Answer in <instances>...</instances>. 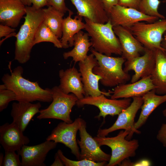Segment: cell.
<instances>
[{
  "mask_svg": "<svg viewBox=\"0 0 166 166\" xmlns=\"http://www.w3.org/2000/svg\"><path fill=\"white\" fill-rule=\"evenodd\" d=\"M97 61L93 69V73L100 76L101 84L107 87H113L126 83L130 79V75L124 71L123 64L126 60L121 57L106 55L96 51L90 50Z\"/></svg>",
  "mask_w": 166,
  "mask_h": 166,
  "instance_id": "4",
  "label": "cell"
},
{
  "mask_svg": "<svg viewBox=\"0 0 166 166\" xmlns=\"http://www.w3.org/2000/svg\"><path fill=\"white\" fill-rule=\"evenodd\" d=\"M30 142L29 138L15 123H6L0 127V143L6 151L17 152Z\"/></svg>",
  "mask_w": 166,
  "mask_h": 166,
  "instance_id": "18",
  "label": "cell"
},
{
  "mask_svg": "<svg viewBox=\"0 0 166 166\" xmlns=\"http://www.w3.org/2000/svg\"><path fill=\"white\" fill-rule=\"evenodd\" d=\"M160 3L159 0H141L139 10L148 15L156 17L159 19H164V16L158 12Z\"/></svg>",
  "mask_w": 166,
  "mask_h": 166,
  "instance_id": "29",
  "label": "cell"
},
{
  "mask_svg": "<svg viewBox=\"0 0 166 166\" xmlns=\"http://www.w3.org/2000/svg\"><path fill=\"white\" fill-rule=\"evenodd\" d=\"M97 64V61L92 53L88 55L84 61L79 62V71L85 92V97L96 96L102 94L111 96L113 91H102L99 89V81L101 77L94 73L93 71Z\"/></svg>",
  "mask_w": 166,
  "mask_h": 166,
  "instance_id": "11",
  "label": "cell"
},
{
  "mask_svg": "<svg viewBox=\"0 0 166 166\" xmlns=\"http://www.w3.org/2000/svg\"><path fill=\"white\" fill-rule=\"evenodd\" d=\"M161 46L164 49V52L166 54V31L163 35L161 42Z\"/></svg>",
  "mask_w": 166,
  "mask_h": 166,
  "instance_id": "41",
  "label": "cell"
},
{
  "mask_svg": "<svg viewBox=\"0 0 166 166\" xmlns=\"http://www.w3.org/2000/svg\"><path fill=\"white\" fill-rule=\"evenodd\" d=\"M47 6H51L64 14L69 10L66 6L65 0H47Z\"/></svg>",
  "mask_w": 166,
  "mask_h": 166,
  "instance_id": "33",
  "label": "cell"
},
{
  "mask_svg": "<svg viewBox=\"0 0 166 166\" xmlns=\"http://www.w3.org/2000/svg\"><path fill=\"white\" fill-rule=\"evenodd\" d=\"M89 37L87 33L81 30L77 33L74 37V47L71 50L63 53L64 59H66L71 57L75 63L84 61L92 46Z\"/></svg>",
  "mask_w": 166,
  "mask_h": 166,
  "instance_id": "26",
  "label": "cell"
},
{
  "mask_svg": "<svg viewBox=\"0 0 166 166\" xmlns=\"http://www.w3.org/2000/svg\"><path fill=\"white\" fill-rule=\"evenodd\" d=\"M58 156L65 166H103L106 165L107 162H95L86 159L74 161L69 159L63 154L61 150L59 149L57 152Z\"/></svg>",
  "mask_w": 166,
  "mask_h": 166,
  "instance_id": "30",
  "label": "cell"
},
{
  "mask_svg": "<svg viewBox=\"0 0 166 166\" xmlns=\"http://www.w3.org/2000/svg\"><path fill=\"white\" fill-rule=\"evenodd\" d=\"M156 138L164 147H166V123L162 125L157 135Z\"/></svg>",
  "mask_w": 166,
  "mask_h": 166,
  "instance_id": "37",
  "label": "cell"
},
{
  "mask_svg": "<svg viewBox=\"0 0 166 166\" xmlns=\"http://www.w3.org/2000/svg\"><path fill=\"white\" fill-rule=\"evenodd\" d=\"M26 13V6L21 0H0L1 24L14 28Z\"/></svg>",
  "mask_w": 166,
  "mask_h": 166,
  "instance_id": "21",
  "label": "cell"
},
{
  "mask_svg": "<svg viewBox=\"0 0 166 166\" xmlns=\"http://www.w3.org/2000/svg\"><path fill=\"white\" fill-rule=\"evenodd\" d=\"M162 113L164 116L166 117V107L165 109L163 110Z\"/></svg>",
  "mask_w": 166,
  "mask_h": 166,
  "instance_id": "43",
  "label": "cell"
},
{
  "mask_svg": "<svg viewBox=\"0 0 166 166\" xmlns=\"http://www.w3.org/2000/svg\"><path fill=\"white\" fill-rule=\"evenodd\" d=\"M156 50L146 48L142 55L130 60H126L124 63V71L128 73L132 70L134 72L131 78V82H136L143 78L151 75L155 65Z\"/></svg>",
  "mask_w": 166,
  "mask_h": 166,
  "instance_id": "14",
  "label": "cell"
},
{
  "mask_svg": "<svg viewBox=\"0 0 166 166\" xmlns=\"http://www.w3.org/2000/svg\"><path fill=\"white\" fill-rule=\"evenodd\" d=\"M18 102L13 103L10 114L13 120L12 122L23 132L33 117L39 113L42 105L39 102L36 103Z\"/></svg>",
  "mask_w": 166,
  "mask_h": 166,
  "instance_id": "22",
  "label": "cell"
},
{
  "mask_svg": "<svg viewBox=\"0 0 166 166\" xmlns=\"http://www.w3.org/2000/svg\"><path fill=\"white\" fill-rule=\"evenodd\" d=\"M150 165V162L146 160H143L139 161L137 162L132 163L130 161H128L126 159L123 161L120 164V166H136V165H145L148 166Z\"/></svg>",
  "mask_w": 166,
  "mask_h": 166,
  "instance_id": "39",
  "label": "cell"
},
{
  "mask_svg": "<svg viewBox=\"0 0 166 166\" xmlns=\"http://www.w3.org/2000/svg\"><path fill=\"white\" fill-rule=\"evenodd\" d=\"M143 103L139 118L134 124L135 128L138 129L146 122L149 116L158 106L166 102V94L160 96L156 94L155 89H152L142 97Z\"/></svg>",
  "mask_w": 166,
  "mask_h": 166,
  "instance_id": "25",
  "label": "cell"
},
{
  "mask_svg": "<svg viewBox=\"0 0 166 166\" xmlns=\"http://www.w3.org/2000/svg\"><path fill=\"white\" fill-rule=\"evenodd\" d=\"M103 94L96 96H85L78 99L76 104L78 107L85 105H90L97 107L100 113L97 118L103 117L105 119L108 115L112 116L118 115L123 110L131 104V98L122 99L107 98Z\"/></svg>",
  "mask_w": 166,
  "mask_h": 166,
  "instance_id": "9",
  "label": "cell"
},
{
  "mask_svg": "<svg viewBox=\"0 0 166 166\" xmlns=\"http://www.w3.org/2000/svg\"><path fill=\"white\" fill-rule=\"evenodd\" d=\"M155 89L151 76L143 78L130 83L122 84L115 87L111 96V98H131L142 97L149 91Z\"/></svg>",
  "mask_w": 166,
  "mask_h": 166,
  "instance_id": "19",
  "label": "cell"
},
{
  "mask_svg": "<svg viewBox=\"0 0 166 166\" xmlns=\"http://www.w3.org/2000/svg\"><path fill=\"white\" fill-rule=\"evenodd\" d=\"M16 100L13 91L6 89L3 84L0 85V112L6 109L10 101Z\"/></svg>",
  "mask_w": 166,
  "mask_h": 166,
  "instance_id": "31",
  "label": "cell"
},
{
  "mask_svg": "<svg viewBox=\"0 0 166 166\" xmlns=\"http://www.w3.org/2000/svg\"><path fill=\"white\" fill-rule=\"evenodd\" d=\"M54 159V161L51 164V166H64L63 162L57 153L55 155Z\"/></svg>",
  "mask_w": 166,
  "mask_h": 166,
  "instance_id": "40",
  "label": "cell"
},
{
  "mask_svg": "<svg viewBox=\"0 0 166 166\" xmlns=\"http://www.w3.org/2000/svg\"><path fill=\"white\" fill-rule=\"evenodd\" d=\"M15 29L12 28L8 26L4 25L2 24L0 25V38L5 37V38L3 40L6 39L12 36L15 37L16 34L14 32Z\"/></svg>",
  "mask_w": 166,
  "mask_h": 166,
  "instance_id": "34",
  "label": "cell"
},
{
  "mask_svg": "<svg viewBox=\"0 0 166 166\" xmlns=\"http://www.w3.org/2000/svg\"><path fill=\"white\" fill-rule=\"evenodd\" d=\"M51 90L52 102L47 108L40 110L37 119H54L68 123L72 122L70 113L72 108L76 104L78 98L73 93H63L58 86H54Z\"/></svg>",
  "mask_w": 166,
  "mask_h": 166,
  "instance_id": "6",
  "label": "cell"
},
{
  "mask_svg": "<svg viewBox=\"0 0 166 166\" xmlns=\"http://www.w3.org/2000/svg\"><path fill=\"white\" fill-rule=\"evenodd\" d=\"M104 8L108 15L112 8L119 5V0H101Z\"/></svg>",
  "mask_w": 166,
  "mask_h": 166,
  "instance_id": "38",
  "label": "cell"
},
{
  "mask_svg": "<svg viewBox=\"0 0 166 166\" xmlns=\"http://www.w3.org/2000/svg\"><path fill=\"white\" fill-rule=\"evenodd\" d=\"M23 68L18 66L10 74H5L2 80L6 88L13 91L18 101L50 102L52 101L51 89L41 88L37 81H31L22 76Z\"/></svg>",
  "mask_w": 166,
  "mask_h": 166,
  "instance_id": "1",
  "label": "cell"
},
{
  "mask_svg": "<svg viewBox=\"0 0 166 166\" xmlns=\"http://www.w3.org/2000/svg\"><path fill=\"white\" fill-rule=\"evenodd\" d=\"M155 87L156 94H166V54L164 51L156 49L155 52V65L151 75Z\"/></svg>",
  "mask_w": 166,
  "mask_h": 166,
  "instance_id": "24",
  "label": "cell"
},
{
  "mask_svg": "<svg viewBox=\"0 0 166 166\" xmlns=\"http://www.w3.org/2000/svg\"><path fill=\"white\" fill-rule=\"evenodd\" d=\"M82 119L78 118L69 123L64 121L60 122L53 130L46 140L63 144L70 149L71 153L77 159L80 160V153L76 135L81 126Z\"/></svg>",
  "mask_w": 166,
  "mask_h": 166,
  "instance_id": "10",
  "label": "cell"
},
{
  "mask_svg": "<svg viewBox=\"0 0 166 166\" xmlns=\"http://www.w3.org/2000/svg\"><path fill=\"white\" fill-rule=\"evenodd\" d=\"M68 12V16L63 20L60 40L62 48L64 49L73 46L74 35L85 28V23L82 22V17L77 15L72 18L71 16L73 12L70 10Z\"/></svg>",
  "mask_w": 166,
  "mask_h": 166,
  "instance_id": "23",
  "label": "cell"
},
{
  "mask_svg": "<svg viewBox=\"0 0 166 166\" xmlns=\"http://www.w3.org/2000/svg\"><path fill=\"white\" fill-rule=\"evenodd\" d=\"M109 16L113 27L121 26L129 28L138 22L145 21L151 23L160 19L145 14L137 9L119 5L112 8Z\"/></svg>",
  "mask_w": 166,
  "mask_h": 166,
  "instance_id": "13",
  "label": "cell"
},
{
  "mask_svg": "<svg viewBox=\"0 0 166 166\" xmlns=\"http://www.w3.org/2000/svg\"><path fill=\"white\" fill-rule=\"evenodd\" d=\"M60 89L65 93H71L78 99L85 96V92L80 73L75 67L65 70L61 69L59 72Z\"/></svg>",
  "mask_w": 166,
  "mask_h": 166,
  "instance_id": "20",
  "label": "cell"
},
{
  "mask_svg": "<svg viewBox=\"0 0 166 166\" xmlns=\"http://www.w3.org/2000/svg\"><path fill=\"white\" fill-rule=\"evenodd\" d=\"M70 0L76 8L78 16L99 23H105L109 20L101 0Z\"/></svg>",
  "mask_w": 166,
  "mask_h": 166,
  "instance_id": "17",
  "label": "cell"
},
{
  "mask_svg": "<svg viewBox=\"0 0 166 166\" xmlns=\"http://www.w3.org/2000/svg\"><path fill=\"white\" fill-rule=\"evenodd\" d=\"M57 143L46 140L33 146H23L18 153L21 157V166H45L44 163L48 152L55 148Z\"/></svg>",
  "mask_w": 166,
  "mask_h": 166,
  "instance_id": "15",
  "label": "cell"
},
{
  "mask_svg": "<svg viewBox=\"0 0 166 166\" xmlns=\"http://www.w3.org/2000/svg\"><path fill=\"white\" fill-rule=\"evenodd\" d=\"M86 123L82 119L79 129L80 140L77 141L80 149V160L86 159L95 162H109L111 155L103 151L98 143L87 132Z\"/></svg>",
  "mask_w": 166,
  "mask_h": 166,
  "instance_id": "12",
  "label": "cell"
},
{
  "mask_svg": "<svg viewBox=\"0 0 166 166\" xmlns=\"http://www.w3.org/2000/svg\"><path fill=\"white\" fill-rule=\"evenodd\" d=\"M43 22L58 38L62 35V26L64 14L51 6L43 9Z\"/></svg>",
  "mask_w": 166,
  "mask_h": 166,
  "instance_id": "27",
  "label": "cell"
},
{
  "mask_svg": "<svg viewBox=\"0 0 166 166\" xmlns=\"http://www.w3.org/2000/svg\"><path fill=\"white\" fill-rule=\"evenodd\" d=\"M85 30L87 31L92 46L98 52L107 56L121 55L122 50L119 40L115 34L110 21L105 23H95L84 18Z\"/></svg>",
  "mask_w": 166,
  "mask_h": 166,
  "instance_id": "3",
  "label": "cell"
},
{
  "mask_svg": "<svg viewBox=\"0 0 166 166\" xmlns=\"http://www.w3.org/2000/svg\"><path fill=\"white\" fill-rule=\"evenodd\" d=\"M4 156L3 154L1 153L0 155V166H2L3 160H4Z\"/></svg>",
  "mask_w": 166,
  "mask_h": 166,
  "instance_id": "42",
  "label": "cell"
},
{
  "mask_svg": "<svg viewBox=\"0 0 166 166\" xmlns=\"http://www.w3.org/2000/svg\"><path fill=\"white\" fill-rule=\"evenodd\" d=\"M129 131H121L116 136L113 137L95 136V140L100 146L106 145L111 149L109 161L106 166H114L119 165L124 160L134 156L139 146L138 140H128L126 137Z\"/></svg>",
  "mask_w": 166,
  "mask_h": 166,
  "instance_id": "5",
  "label": "cell"
},
{
  "mask_svg": "<svg viewBox=\"0 0 166 166\" xmlns=\"http://www.w3.org/2000/svg\"><path fill=\"white\" fill-rule=\"evenodd\" d=\"M24 5L26 6H32L37 8H42L47 6V0H21Z\"/></svg>",
  "mask_w": 166,
  "mask_h": 166,
  "instance_id": "35",
  "label": "cell"
},
{
  "mask_svg": "<svg viewBox=\"0 0 166 166\" xmlns=\"http://www.w3.org/2000/svg\"><path fill=\"white\" fill-rule=\"evenodd\" d=\"M141 0H119V5L139 10Z\"/></svg>",
  "mask_w": 166,
  "mask_h": 166,
  "instance_id": "36",
  "label": "cell"
},
{
  "mask_svg": "<svg viewBox=\"0 0 166 166\" xmlns=\"http://www.w3.org/2000/svg\"><path fill=\"white\" fill-rule=\"evenodd\" d=\"M136 38L146 48L164 51L161 46L163 35L166 31V18L153 22H139L129 28Z\"/></svg>",
  "mask_w": 166,
  "mask_h": 166,
  "instance_id": "7",
  "label": "cell"
},
{
  "mask_svg": "<svg viewBox=\"0 0 166 166\" xmlns=\"http://www.w3.org/2000/svg\"><path fill=\"white\" fill-rule=\"evenodd\" d=\"M42 42H51L55 47L58 48H62L61 41L43 22L36 31L34 42V45Z\"/></svg>",
  "mask_w": 166,
  "mask_h": 166,
  "instance_id": "28",
  "label": "cell"
},
{
  "mask_svg": "<svg viewBox=\"0 0 166 166\" xmlns=\"http://www.w3.org/2000/svg\"><path fill=\"white\" fill-rule=\"evenodd\" d=\"M2 166H20L21 161L19 155L14 151H6Z\"/></svg>",
  "mask_w": 166,
  "mask_h": 166,
  "instance_id": "32",
  "label": "cell"
},
{
  "mask_svg": "<svg viewBox=\"0 0 166 166\" xmlns=\"http://www.w3.org/2000/svg\"><path fill=\"white\" fill-rule=\"evenodd\" d=\"M130 105L123 110L118 115L115 122L110 127L105 129L100 128L97 136L105 137L109 133L119 129H124L129 132L126 139L129 140L134 133L140 134V132L134 127V120L136 115L141 108L143 103L142 97H134Z\"/></svg>",
  "mask_w": 166,
  "mask_h": 166,
  "instance_id": "8",
  "label": "cell"
},
{
  "mask_svg": "<svg viewBox=\"0 0 166 166\" xmlns=\"http://www.w3.org/2000/svg\"><path fill=\"white\" fill-rule=\"evenodd\" d=\"M26 10L25 21L15 36L14 59L22 64L30 59L36 31L44 20L43 8L26 6Z\"/></svg>",
  "mask_w": 166,
  "mask_h": 166,
  "instance_id": "2",
  "label": "cell"
},
{
  "mask_svg": "<svg viewBox=\"0 0 166 166\" xmlns=\"http://www.w3.org/2000/svg\"><path fill=\"white\" fill-rule=\"evenodd\" d=\"M113 29L120 43L121 57L129 61L144 53L146 48L133 35L129 28L116 26H113Z\"/></svg>",
  "mask_w": 166,
  "mask_h": 166,
  "instance_id": "16",
  "label": "cell"
}]
</instances>
